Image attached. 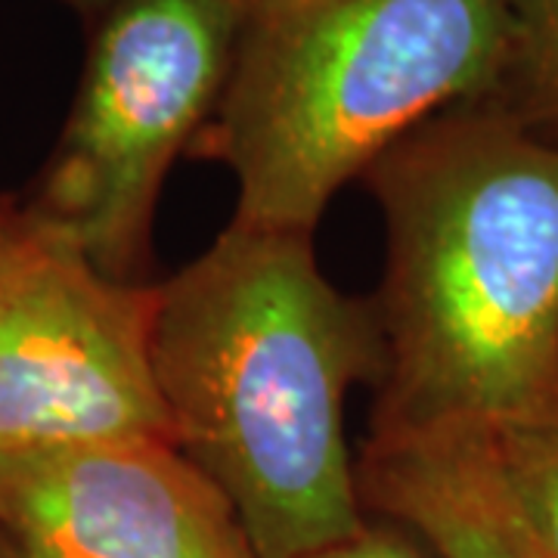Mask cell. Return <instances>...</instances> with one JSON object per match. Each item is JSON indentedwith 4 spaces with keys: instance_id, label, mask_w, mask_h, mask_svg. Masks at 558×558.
<instances>
[{
    "instance_id": "cell-6",
    "label": "cell",
    "mask_w": 558,
    "mask_h": 558,
    "mask_svg": "<svg viewBox=\"0 0 558 558\" xmlns=\"http://www.w3.org/2000/svg\"><path fill=\"white\" fill-rule=\"evenodd\" d=\"M0 534L35 558H255L233 502L165 438L0 457Z\"/></svg>"
},
{
    "instance_id": "cell-11",
    "label": "cell",
    "mask_w": 558,
    "mask_h": 558,
    "mask_svg": "<svg viewBox=\"0 0 558 558\" xmlns=\"http://www.w3.org/2000/svg\"><path fill=\"white\" fill-rule=\"evenodd\" d=\"M16 215H20V199L0 196V267H3V255H7V242H10V233H13Z\"/></svg>"
},
{
    "instance_id": "cell-8",
    "label": "cell",
    "mask_w": 558,
    "mask_h": 558,
    "mask_svg": "<svg viewBox=\"0 0 558 558\" xmlns=\"http://www.w3.org/2000/svg\"><path fill=\"white\" fill-rule=\"evenodd\" d=\"M506 65L484 106L558 146V0H506Z\"/></svg>"
},
{
    "instance_id": "cell-13",
    "label": "cell",
    "mask_w": 558,
    "mask_h": 558,
    "mask_svg": "<svg viewBox=\"0 0 558 558\" xmlns=\"http://www.w3.org/2000/svg\"><path fill=\"white\" fill-rule=\"evenodd\" d=\"M65 3H75V7H81V10H100V7H116V3H121V0H65Z\"/></svg>"
},
{
    "instance_id": "cell-12",
    "label": "cell",
    "mask_w": 558,
    "mask_h": 558,
    "mask_svg": "<svg viewBox=\"0 0 558 558\" xmlns=\"http://www.w3.org/2000/svg\"><path fill=\"white\" fill-rule=\"evenodd\" d=\"M0 558H35L32 553H25L22 546H16L10 537L0 534Z\"/></svg>"
},
{
    "instance_id": "cell-9",
    "label": "cell",
    "mask_w": 558,
    "mask_h": 558,
    "mask_svg": "<svg viewBox=\"0 0 558 558\" xmlns=\"http://www.w3.org/2000/svg\"><path fill=\"white\" fill-rule=\"evenodd\" d=\"M490 447L521 512L558 558V407L490 435Z\"/></svg>"
},
{
    "instance_id": "cell-7",
    "label": "cell",
    "mask_w": 558,
    "mask_h": 558,
    "mask_svg": "<svg viewBox=\"0 0 558 558\" xmlns=\"http://www.w3.org/2000/svg\"><path fill=\"white\" fill-rule=\"evenodd\" d=\"M363 509L435 558H553L499 472L490 435L373 432L357 462Z\"/></svg>"
},
{
    "instance_id": "cell-1",
    "label": "cell",
    "mask_w": 558,
    "mask_h": 558,
    "mask_svg": "<svg viewBox=\"0 0 558 558\" xmlns=\"http://www.w3.org/2000/svg\"><path fill=\"white\" fill-rule=\"evenodd\" d=\"M363 180L385 218L373 432L497 435L556 410V143L457 106Z\"/></svg>"
},
{
    "instance_id": "cell-4",
    "label": "cell",
    "mask_w": 558,
    "mask_h": 558,
    "mask_svg": "<svg viewBox=\"0 0 558 558\" xmlns=\"http://www.w3.org/2000/svg\"><path fill=\"white\" fill-rule=\"evenodd\" d=\"M248 0H121L90 44L78 100L32 218L106 277L137 279L165 178L218 106Z\"/></svg>"
},
{
    "instance_id": "cell-5",
    "label": "cell",
    "mask_w": 558,
    "mask_h": 558,
    "mask_svg": "<svg viewBox=\"0 0 558 558\" xmlns=\"http://www.w3.org/2000/svg\"><path fill=\"white\" fill-rule=\"evenodd\" d=\"M156 311L159 282L106 277L20 202L0 267V457L174 440Z\"/></svg>"
},
{
    "instance_id": "cell-3",
    "label": "cell",
    "mask_w": 558,
    "mask_h": 558,
    "mask_svg": "<svg viewBox=\"0 0 558 558\" xmlns=\"http://www.w3.org/2000/svg\"><path fill=\"white\" fill-rule=\"evenodd\" d=\"M506 50V0H248L190 153L233 171L236 223L314 236L413 128L490 100Z\"/></svg>"
},
{
    "instance_id": "cell-10",
    "label": "cell",
    "mask_w": 558,
    "mask_h": 558,
    "mask_svg": "<svg viewBox=\"0 0 558 558\" xmlns=\"http://www.w3.org/2000/svg\"><path fill=\"white\" fill-rule=\"evenodd\" d=\"M307 558H435V553L407 527L395 521H366L357 537L344 539L339 546H329L323 553Z\"/></svg>"
},
{
    "instance_id": "cell-2",
    "label": "cell",
    "mask_w": 558,
    "mask_h": 558,
    "mask_svg": "<svg viewBox=\"0 0 558 558\" xmlns=\"http://www.w3.org/2000/svg\"><path fill=\"white\" fill-rule=\"evenodd\" d=\"M153 369L174 444L233 502L255 558L366 527L344 398L379 379V323L323 277L311 233L230 220L159 282Z\"/></svg>"
}]
</instances>
